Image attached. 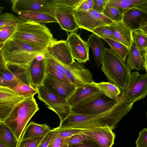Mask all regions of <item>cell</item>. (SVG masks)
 Masks as SVG:
<instances>
[{
    "label": "cell",
    "mask_w": 147,
    "mask_h": 147,
    "mask_svg": "<svg viewBox=\"0 0 147 147\" xmlns=\"http://www.w3.org/2000/svg\"><path fill=\"white\" fill-rule=\"evenodd\" d=\"M69 47L74 59L80 63H85L89 59V48L86 42L84 41L76 32L68 35L65 40Z\"/></svg>",
    "instance_id": "cell-13"
},
{
    "label": "cell",
    "mask_w": 147,
    "mask_h": 147,
    "mask_svg": "<svg viewBox=\"0 0 147 147\" xmlns=\"http://www.w3.org/2000/svg\"><path fill=\"white\" fill-rule=\"evenodd\" d=\"M19 142L10 129L0 121V142L8 147H18Z\"/></svg>",
    "instance_id": "cell-29"
},
{
    "label": "cell",
    "mask_w": 147,
    "mask_h": 147,
    "mask_svg": "<svg viewBox=\"0 0 147 147\" xmlns=\"http://www.w3.org/2000/svg\"><path fill=\"white\" fill-rule=\"evenodd\" d=\"M53 130V134L48 147H68L69 138L61 137L55 128Z\"/></svg>",
    "instance_id": "cell-34"
},
{
    "label": "cell",
    "mask_w": 147,
    "mask_h": 147,
    "mask_svg": "<svg viewBox=\"0 0 147 147\" xmlns=\"http://www.w3.org/2000/svg\"><path fill=\"white\" fill-rule=\"evenodd\" d=\"M89 10H92L93 5V0H87Z\"/></svg>",
    "instance_id": "cell-52"
},
{
    "label": "cell",
    "mask_w": 147,
    "mask_h": 147,
    "mask_svg": "<svg viewBox=\"0 0 147 147\" xmlns=\"http://www.w3.org/2000/svg\"><path fill=\"white\" fill-rule=\"evenodd\" d=\"M51 130L46 124H38L31 121L26 127L20 140L38 136H45Z\"/></svg>",
    "instance_id": "cell-25"
},
{
    "label": "cell",
    "mask_w": 147,
    "mask_h": 147,
    "mask_svg": "<svg viewBox=\"0 0 147 147\" xmlns=\"http://www.w3.org/2000/svg\"><path fill=\"white\" fill-rule=\"evenodd\" d=\"M53 132V129L49 131L44 136L37 147H48Z\"/></svg>",
    "instance_id": "cell-46"
},
{
    "label": "cell",
    "mask_w": 147,
    "mask_h": 147,
    "mask_svg": "<svg viewBox=\"0 0 147 147\" xmlns=\"http://www.w3.org/2000/svg\"><path fill=\"white\" fill-rule=\"evenodd\" d=\"M38 98L44 102L47 108L55 112L61 122L70 114V108L65 99L47 89L42 84L36 89Z\"/></svg>",
    "instance_id": "cell-7"
},
{
    "label": "cell",
    "mask_w": 147,
    "mask_h": 147,
    "mask_svg": "<svg viewBox=\"0 0 147 147\" xmlns=\"http://www.w3.org/2000/svg\"><path fill=\"white\" fill-rule=\"evenodd\" d=\"M134 104L125 101L121 95L117 103L108 110L93 115L70 113L60 123L58 127L81 129L109 127L113 130L117 127L123 117L129 112Z\"/></svg>",
    "instance_id": "cell-1"
},
{
    "label": "cell",
    "mask_w": 147,
    "mask_h": 147,
    "mask_svg": "<svg viewBox=\"0 0 147 147\" xmlns=\"http://www.w3.org/2000/svg\"><path fill=\"white\" fill-rule=\"evenodd\" d=\"M68 147H100L94 140L88 141L78 144L69 145Z\"/></svg>",
    "instance_id": "cell-47"
},
{
    "label": "cell",
    "mask_w": 147,
    "mask_h": 147,
    "mask_svg": "<svg viewBox=\"0 0 147 147\" xmlns=\"http://www.w3.org/2000/svg\"><path fill=\"white\" fill-rule=\"evenodd\" d=\"M47 52L66 65H70L75 61L69 45L65 40L54 42L48 48Z\"/></svg>",
    "instance_id": "cell-17"
},
{
    "label": "cell",
    "mask_w": 147,
    "mask_h": 147,
    "mask_svg": "<svg viewBox=\"0 0 147 147\" xmlns=\"http://www.w3.org/2000/svg\"><path fill=\"white\" fill-rule=\"evenodd\" d=\"M142 56L144 59V67L147 73V51L143 53Z\"/></svg>",
    "instance_id": "cell-51"
},
{
    "label": "cell",
    "mask_w": 147,
    "mask_h": 147,
    "mask_svg": "<svg viewBox=\"0 0 147 147\" xmlns=\"http://www.w3.org/2000/svg\"><path fill=\"white\" fill-rule=\"evenodd\" d=\"M18 83L11 72L7 68L6 63L0 54V86L10 88Z\"/></svg>",
    "instance_id": "cell-26"
},
{
    "label": "cell",
    "mask_w": 147,
    "mask_h": 147,
    "mask_svg": "<svg viewBox=\"0 0 147 147\" xmlns=\"http://www.w3.org/2000/svg\"><path fill=\"white\" fill-rule=\"evenodd\" d=\"M103 94L91 84H86L76 88L66 100L70 108H78L88 105L99 98Z\"/></svg>",
    "instance_id": "cell-9"
},
{
    "label": "cell",
    "mask_w": 147,
    "mask_h": 147,
    "mask_svg": "<svg viewBox=\"0 0 147 147\" xmlns=\"http://www.w3.org/2000/svg\"><path fill=\"white\" fill-rule=\"evenodd\" d=\"M109 0H93V5L92 10L102 14Z\"/></svg>",
    "instance_id": "cell-45"
},
{
    "label": "cell",
    "mask_w": 147,
    "mask_h": 147,
    "mask_svg": "<svg viewBox=\"0 0 147 147\" xmlns=\"http://www.w3.org/2000/svg\"><path fill=\"white\" fill-rule=\"evenodd\" d=\"M122 21L133 33L147 25V13L133 7L124 14Z\"/></svg>",
    "instance_id": "cell-20"
},
{
    "label": "cell",
    "mask_w": 147,
    "mask_h": 147,
    "mask_svg": "<svg viewBox=\"0 0 147 147\" xmlns=\"http://www.w3.org/2000/svg\"><path fill=\"white\" fill-rule=\"evenodd\" d=\"M17 25L0 27V48L3 46L7 40L9 38Z\"/></svg>",
    "instance_id": "cell-38"
},
{
    "label": "cell",
    "mask_w": 147,
    "mask_h": 147,
    "mask_svg": "<svg viewBox=\"0 0 147 147\" xmlns=\"http://www.w3.org/2000/svg\"><path fill=\"white\" fill-rule=\"evenodd\" d=\"M146 117L147 118V111H146Z\"/></svg>",
    "instance_id": "cell-55"
},
{
    "label": "cell",
    "mask_w": 147,
    "mask_h": 147,
    "mask_svg": "<svg viewBox=\"0 0 147 147\" xmlns=\"http://www.w3.org/2000/svg\"><path fill=\"white\" fill-rule=\"evenodd\" d=\"M46 62L47 72L51 74L55 78L61 81L67 83L71 84L64 75L56 70L47 61Z\"/></svg>",
    "instance_id": "cell-43"
},
{
    "label": "cell",
    "mask_w": 147,
    "mask_h": 147,
    "mask_svg": "<svg viewBox=\"0 0 147 147\" xmlns=\"http://www.w3.org/2000/svg\"><path fill=\"white\" fill-rule=\"evenodd\" d=\"M133 38L134 42L141 52L147 51V35L141 30H138L133 32Z\"/></svg>",
    "instance_id": "cell-33"
},
{
    "label": "cell",
    "mask_w": 147,
    "mask_h": 147,
    "mask_svg": "<svg viewBox=\"0 0 147 147\" xmlns=\"http://www.w3.org/2000/svg\"><path fill=\"white\" fill-rule=\"evenodd\" d=\"M18 18L23 20L34 22L42 24L57 23L56 18L47 13L37 12H23L18 13Z\"/></svg>",
    "instance_id": "cell-24"
},
{
    "label": "cell",
    "mask_w": 147,
    "mask_h": 147,
    "mask_svg": "<svg viewBox=\"0 0 147 147\" xmlns=\"http://www.w3.org/2000/svg\"><path fill=\"white\" fill-rule=\"evenodd\" d=\"M0 147H8L3 143L0 142Z\"/></svg>",
    "instance_id": "cell-54"
},
{
    "label": "cell",
    "mask_w": 147,
    "mask_h": 147,
    "mask_svg": "<svg viewBox=\"0 0 147 147\" xmlns=\"http://www.w3.org/2000/svg\"><path fill=\"white\" fill-rule=\"evenodd\" d=\"M109 127L82 129V132L92 137L100 147H112L115 134Z\"/></svg>",
    "instance_id": "cell-18"
},
{
    "label": "cell",
    "mask_w": 147,
    "mask_h": 147,
    "mask_svg": "<svg viewBox=\"0 0 147 147\" xmlns=\"http://www.w3.org/2000/svg\"><path fill=\"white\" fill-rule=\"evenodd\" d=\"M65 76L76 88L86 84L93 82L91 72L82 63L75 61L71 65H66Z\"/></svg>",
    "instance_id": "cell-11"
},
{
    "label": "cell",
    "mask_w": 147,
    "mask_h": 147,
    "mask_svg": "<svg viewBox=\"0 0 147 147\" xmlns=\"http://www.w3.org/2000/svg\"><path fill=\"white\" fill-rule=\"evenodd\" d=\"M133 7L147 13V0L134 5Z\"/></svg>",
    "instance_id": "cell-50"
},
{
    "label": "cell",
    "mask_w": 147,
    "mask_h": 147,
    "mask_svg": "<svg viewBox=\"0 0 147 147\" xmlns=\"http://www.w3.org/2000/svg\"><path fill=\"white\" fill-rule=\"evenodd\" d=\"M140 30H141L143 33L147 35V25L143 27Z\"/></svg>",
    "instance_id": "cell-53"
},
{
    "label": "cell",
    "mask_w": 147,
    "mask_h": 147,
    "mask_svg": "<svg viewBox=\"0 0 147 147\" xmlns=\"http://www.w3.org/2000/svg\"><path fill=\"white\" fill-rule=\"evenodd\" d=\"M109 45L110 49L123 62L126 61L129 49L123 44L107 38L103 39Z\"/></svg>",
    "instance_id": "cell-30"
},
{
    "label": "cell",
    "mask_w": 147,
    "mask_h": 147,
    "mask_svg": "<svg viewBox=\"0 0 147 147\" xmlns=\"http://www.w3.org/2000/svg\"><path fill=\"white\" fill-rule=\"evenodd\" d=\"M103 40L93 33L89 35L86 42L89 47L92 50L95 63L98 68L101 64L103 50L105 48Z\"/></svg>",
    "instance_id": "cell-22"
},
{
    "label": "cell",
    "mask_w": 147,
    "mask_h": 147,
    "mask_svg": "<svg viewBox=\"0 0 147 147\" xmlns=\"http://www.w3.org/2000/svg\"><path fill=\"white\" fill-rule=\"evenodd\" d=\"M18 95L27 98L34 96L37 94L36 90L32 86L21 82L11 88H9Z\"/></svg>",
    "instance_id": "cell-32"
},
{
    "label": "cell",
    "mask_w": 147,
    "mask_h": 147,
    "mask_svg": "<svg viewBox=\"0 0 147 147\" xmlns=\"http://www.w3.org/2000/svg\"><path fill=\"white\" fill-rule=\"evenodd\" d=\"M93 140H94L92 137L81 131L80 133L71 137L69 144V145L78 144Z\"/></svg>",
    "instance_id": "cell-40"
},
{
    "label": "cell",
    "mask_w": 147,
    "mask_h": 147,
    "mask_svg": "<svg viewBox=\"0 0 147 147\" xmlns=\"http://www.w3.org/2000/svg\"><path fill=\"white\" fill-rule=\"evenodd\" d=\"M25 98L9 88L0 86V121L3 122L14 106Z\"/></svg>",
    "instance_id": "cell-15"
},
{
    "label": "cell",
    "mask_w": 147,
    "mask_h": 147,
    "mask_svg": "<svg viewBox=\"0 0 147 147\" xmlns=\"http://www.w3.org/2000/svg\"><path fill=\"white\" fill-rule=\"evenodd\" d=\"M60 136L64 138H70L74 135L81 132L82 129L71 128H55Z\"/></svg>",
    "instance_id": "cell-42"
},
{
    "label": "cell",
    "mask_w": 147,
    "mask_h": 147,
    "mask_svg": "<svg viewBox=\"0 0 147 147\" xmlns=\"http://www.w3.org/2000/svg\"><path fill=\"white\" fill-rule=\"evenodd\" d=\"M45 57L48 63L51 65L56 70L65 76L66 65L63 64L50 55L47 52V51L45 54Z\"/></svg>",
    "instance_id": "cell-39"
},
{
    "label": "cell",
    "mask_w": 147,
    "mask_h": 147,
    "mask_svg": "<svg viewBox=\"0 0 147 147\" xmlns=\"http://www.w3.org/2000/svg\"><path fill=\"white\" fill-rule=\"evenodd\" d=\"M92 32L102 39L107 38L117 41L108 25L98 27L94 29Z\"/></svg>",
    "instance_id": "cell-37"
},
{
    "label": "cell",
    "mask_w": 147,
    "mask_h": 147,
    "mask_svg": "<svg viewBox=\"0 0 147 147\" xmlns=\"http://www.w3.org/2000/svg\"><path fill=\"white\" fill-rule=\"evenodd\" d=\"M91 84L100 91L103 94L112 99H119L121 94V89L118 87L109 82L96 83L94 81Z\"/></svg>",
    "instance_id": "cell-27"
},
{
    "label": "cell",
    "mask_w": 147,
    "mask_h": 147,
    "mask_svg": "<svg viewBox=\"0 0 147 147\" xmlns=\"http://www.w3.org/2000/svg\"><path fill=\"white\" fill-rule=\"evenodd\" d=\"M136 147H147V129L145 128L139 132L138 137L136 141Z\"/></svg>",
    "instance_id": "cell-44"
},
{
    "label": "cell",
    "mask_w": 147,
    "mask_h": 147,
    "mask_svg": "<svg viewBox=\"0 0 147 147\" xmlns=\"http://www.w3.org/2000/svg\"><path fill=\"white\" fill-rule=\"evenodd\" d=\"M126 63L131 70H140L144 67V58L134 42L129 49Z\"/></svg>",
    "instance_id": "cell-23"
},
{
    "label": "cell",
    "mask_w": 147,
    "mask_h": 147,
    "mask_svg": "<svg viewBox=\"0 0 147 147\" xmlns=\"http://www.w3.org/2000/svg\"><path fill=\"white\" fill-rule=\"evenodd\" d=\"M119 99L117 100L112 99L103 94L88 105L70 108V113L88 115L101 113L112 108Z\"/></svg>",
    "instance_id": "cell-12"
},
{
    "label": "cell",
    "mask_w": 147,
    "mask_h": 147,
    "mask_svg": "<svg viewBox=\"0 0 147 147\" xmlns=\"http://www.w3.org/2000/svg\"><path fill=\"white\" fill-rule=\"evenodd\" d=\"M108 25L117 41L129 49L134 42L133 33L130 28L122 21L113 22Z\"/></svg>",
    "instance_id": "cell-21"
},
{
    "label": "cell",
    "mask_w": 147,
    "mask_h": 147,
    "mask_svg": "<svg viewBox=\"0 0 147 147\" xmlns=\"http://www.w3.org/2000/svg\"><path fill=\"white\" fill-rule=\"evenodd\" d=\"M55 1V17L61 28L72 32L78 30L80 28L72 13L74 8Z\"/></svg>",
    "instance_id": "cell-14"
},
{
    "label": "cell",
    "mask_w": 147,
    "mask_h": 147,
    "mask_svg": "<svg viewBox=\"0 0 147 147\" xmlns=\"http://www.w3.org/2000/svg\"><path fill=\"white\" fill-rule=\"evenodd\" d=\"M145 0H109L107 4L117 9L123 14L136 4Z\"/></svg>",
    "instance_id": "cell-31"
},
{
    "label": "cell",
    "mask_w": 147,
    "mask_h": 147,
    "mask_svg": "<svg viewBox=\"0 0 147 147\" xmlns=\"http://www.w3.org/2000/svg\"><path fill=\"white\" fill-rule=\"evenodd\" d=\"M24 21L12 13H5L0 15V27L16 26Z\"/></svg>",
    "instance_id": "cell-35"
},
{
    "label": "cell",
    "mask_w": 147,
    "mask_h": 147,
    "mask_svg": "<svg viewBox=\"0 0 147 147\" xmlns=\"http://www.w3.org/2000/svg\"><path fill=\"white\" fill-rule=\"evenodd\" d=\"M44 136H38L20 140L18 147H37Z\"/></svg>",
    "instance_id": "cell-41"
},
{
    "label": "cell",
    "mask_w": 147,
    "mask_h": 147,
    "mask_svg": "<svg viewBox=\"0 0 147 147\" xmlns=\"http://www.w3.org/2000/svg\"><path fill=\"white\" fill-rule=\"evenodd\" d=\"M102 14L113 22L122 21L123 16L117 9L107 4Z\"/></svg>",
    "instance_id": "cell-36"
},
{
    "label": "cell",
    "mask_w": 147,
    "mask_h": 147,
    "mask_svg": "<svg viewBox=\"0 0 147 147\" xmlns=\"http://www.w3.org/2000/svg\"><path fill=\"white\" fill-rule=\"evenodd\" d=\"M32 86L34 89L42 84L47 74V62L45 57L41 60L34 59L28 65Z\"/></svg>",
    "instance_id": "cell-19"
},
{
    "label": "cell",
    "mask_w": 147,
    "mask_h": 147,
    "mask_svg": "<svg viewBox=\"0 0 147 147\" xmlns=\"http://www.w3.org/2000/svg\"><path fill=\"white\" fill-rule=\"evenodd\" d=\"M101 69L110 82L122 90L125 89L131 70L110 49L105 47L103 50Z\"/></svg>",
    "instance_id": "cell-5"
},
{
    "label": "cell",
    "mask_w": 147,
    "mask_h": 147,
    "mask_svg": "<svg viewBox=\"0 0 147 147\" xmlns=\"http://www.w3.org/2000/svg\"><path fill=\"white\" fill-rule=\"evenodd\" d=\"M60 3L71 7L74 9L77 5L80 0H56Z\"/></svg>",
    "instance_id": "cell-49"
},
{
    "label": "cell",
    "mask_w": 147,
    "mask_h": 147,
    "mask_svg": "<svg viewBox=\"0 0 147 147\" xmlns=\"http://www.w3.org/2000/svg\"><path fill=\"white\" fill-rule=\"evenodd\" d=\"M11 9L15 13L37 12L50 14L55 18V0H13Z\"/></svg>",
    "instance_id": "cell-8"
},
{
    "label": "cell",
    "mask_w": 147,
    "mask_h": 147,
    "mask_svg": "<svg viewBox=\"0 0 147 147\" xmlns=\"http://www.w3.org/2000/svg\"><path fill=\"white\" fill-rule=\"evenodd\" d=\"M73 9L84 11L89 10L87 0H80L76 6Z\"/></svg>",
    "instance_id": "cell-48"
},
{
    "label": "cell",
    "mask_w": 147,
    "mask_h": 147,
    "mask_svg": "<svg viewBox=\"0 0 147 147\" xmlns=\"http://www.w3.org/2000/svg\"><path fill=\"white\" fill-rule=\"evenodd\" d=\"M48 48L38 47L14 38H9L1 48L0 54L6 63L28 65Z\"/></svg>",
    "instance_id": "cell-2"
},
{
    "label": "cell",
    "mask_w": 147,
    "mask_h": 147,
    "mask_svg": "<svg viewBox=\"0 0 147 147\" xmlns=\"http://www.w3.org/2000/svg\"><path fill=\"white\" fill-rule=\"evenodd\" d=\"M9 38L16 39L46 48L57 41L45 25L27 21H24L17 25Z\"/></svg>",
    "instance_id": "cell-3"
},
{
    "label": "cell",
    "mask_w": 147,
    "mask_h": 147,
    "mask_svg": "<svg viewBox=\"0 0 147 147\" xmlns=\"http://www.w3.org/2000/svg\"><path fill=\"white\" fill-rule=\"evenodd\" d=\"M72 13L80 28L91 32L98 27L108 25L113 22L103 14L92 9L84 11L73 9Z\"/></svg>",
    "instance_id": "cell-10"
},
{
    "label": "cell",
    "mask_w": 147,
    "mask_h": 147,
    "mask_svg": "<svg viewBox=\"0 0 147 147\" xmlns=\"http://www.w3.org/2000/svg\"><path fill=\"white\" fill-rule=\"evenodd\" d=\"M39 109L34 96L25 98L14 106L3 122L20 141L27 124Z\"/></svg>",
    "instance_id": "cell-4"
},
{
    "label": "cell",
    "mask_w": 147,
    "mask_h": 147,
    "mask_svg": "<svg viewBox=\"0 0 147 147\" xmlns=\"http://www.w3.org/2000/svg\"><path fill=\"white\" fill-rule=\"evenodd\" d=\"M147 95V73L140 74L137 71L131 72L126 86L121 96L130 103L141 100Z\"/></svg>",
    "instance_id": "cell-6"
},
{
    "label": "cell",
    "mask_w": 147,
    "mask_h": 147,
    "mask_svg": "<svg viewBox=\"0 0 147 147\" xmlns=\"http://www.w3.org/2000/svg\"><path fill=\"white\" fill-rule=\"evenodd\" d=\"M6 64L8 69L18 83L21 82L32 86L28 72V65L11 63H6Z\"/></svg>",
    "instance_id": "cell-28"
},
{
    "label": "cell",
    "mask_w": 147,
    "mask_h": 147,
    "mask_svg": "<svg viewBox=\"0 0 147 147\" xmlns=\"http://www.w3.org/2000/svg\"><path fill=\"white\" fill-rule=\"evenodd\" d=\"M42 84L49 91L65 100L76 88L73 84L61 81L47 72Z\"/></svg>",
    "instance_id": "cell-16"
}]
</instances>
